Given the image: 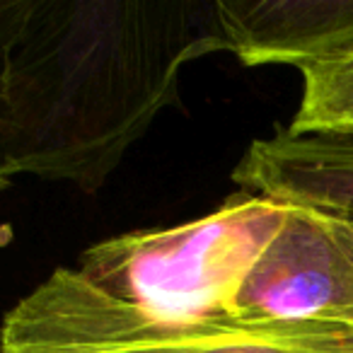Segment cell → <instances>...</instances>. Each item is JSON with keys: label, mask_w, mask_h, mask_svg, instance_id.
I'll use <instances>...</instances> for the list:
<instances>
[{"label": "cell", "mask_w": 353, "mask_h": 353, "mask_svg": "<svg viewBox=\"0 0 353 353\" xmlns=\"http://www.w3.org/2000/svg\"><path fill=\"white\" fill-rule=\"evenodd\" d=\"M56 353H353V329L206 322L150 329L114 346Z\"/></svg>", "instance_id": "cell-5"}, {"label": "cell", "mask_w": 353, "mask_h": 353, "mask_svg": "<svg viewBox=\"0 0 353 353\" xmlns=\"http://www.w3.org/2000/svg\"><path fill=\"white\" fill-rule=\"evenodd\" d=\"M30 3L32 0H0V189H6L17 176L6 138V88L12 41L30 12Z\"/></svg>", "instance_id": "cell-7"}, {"label": "cell", "mask_w": 353, "mask_h": 353, "mask_svg": "<svg viewBox=\"0 0 353 353\" xmlns=\"http://www.w3.org/2000/svg\"><path fill=\"white\" fill-rule=\"evenodd\" d=\"M218 51V0H32L8 61L15 172L97 192L176 102L182 70Z\"/></svg>", "instance_id": "cell-1"}, {"label": "cell", "mask_w": 353, "mask_h": 353, "mask_svg": "<svg viewBox=\"0 0 353 353\" xmlns=\"http://www.w3.org/2000/svg\"><path fill=\"white\" fill-rule=\"evenodd\" d=\"M228 317L353 329V240L341 218L290 206L232 295Z\"/></svg>", "instance_id": "cell-2"}, {"label": "cell", "mask_w": 353, "mask_h": 353, "mask_svg": "<svg viewBox=\"0 0 353 353\" xmlns=\"http://www.w3.org/2000/svg\"><path fill=\"white\" fill-rule=\"evenodd\" d=\"M290 126L295 136H353V56L310 65Z\"/></svg>", "instance_id": "cell-6"}, {"label": "cell", "mask_w": 353, "mask_h": 353, "mask_svg": "<svg viewBox=\"0 0 353 353\" xmlns=\"http://www.w3.org/2000/svg\"><path fill=\"white\" fill-rule=\"evenodd\" d=\"M228 51L245 65H310L353 56V0H218Z\"/></svg>", "instance_id": "cell-3"}, {"label": "cell", "mask_w": 353, "mask_h": 353, "mask_svg": "<svg viewBox=\"0 0 353 353\" xmlns=\"http://www.w3.org/2000/svg\"><path fill=\"white\" fill-rule=\"evenodd\" d=\"M341 221H343V228H346V232L351 235V240H353V221H351V218H341Z\"/></svg>", "instance_id": "cell-8"}, {"label": "cell", "mask_w": 353, "mask_h": 353, "mask_svg": "<svg viewBox=\"0 0 353 353\" xmlns=\"http://www.w3.org/2000/svg\"><path fill=\"white\" fill-rule=\"evenodd\" d=\"M247 194L353 221V136L279 131L250 145L232 172Z\"/></svg>", "instance_id": "cell-4"}]
</instances>
